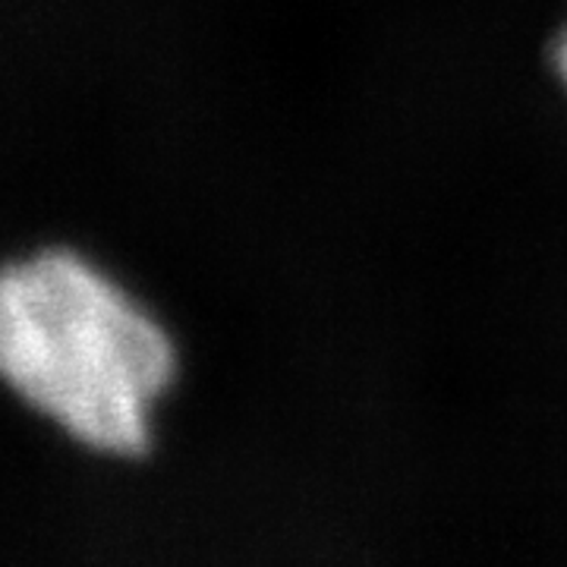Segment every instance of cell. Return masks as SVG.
<instances>
[{
    "instance_id": "6da1fadb",
    "label": "cell",
    "mask_w": 567,
    "mask_h": 567,
    "mask_svg": "<svg viewBox=\"0 0 567 567\" xmlns=\"http://www.w3.org/2000/svg\"><path fill=\"white\" fill-rule=\"evenodd\" d=\"M177 369L171 338L66 249L0 268V375L107 454L148 451V416Z\"/></svg>"
},
{
    "instance_id": "7a4b0ae2",
    "label": "cell",
    "mask_w": 567,
    "mask_h": 567,
    "mask_svg": "<svg viewBox=\"0 0 567 567\" xmlns=\"http://www.w3.org/2000/svg\"><path fill=\"white\" fill-rule=\"evenodd\" d=\"M558 70H561V76H565L567 82V35L561 39V44H558Z\"/></svg>"
}]
</instances>
